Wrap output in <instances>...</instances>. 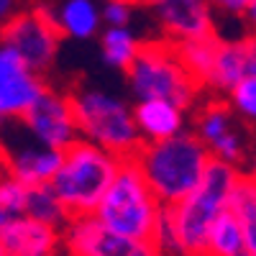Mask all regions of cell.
I'll use <instances>...</instances> for the list:
<instances>
[{
    "label": "cell",
    "mask_w": 256,
    "mask_h": 256,
    "mask_svg": "<svg viewBox=\"0 0 256 256\" xmlns=\"http://www.w3.org/2000/svg\"><path fill=\"white\" fill-rule=\"evenodd\" d=\"M46 84L10 46H0V120H20Z\"/></svg>",
    "instance_id": "obj_10"
},
{
    "label": "cell",
    "mask_w": 256,
    "mask_h": 256,
    "mask_svg": "<svg viewBox=\"0 0 256 256\" xmlns=\"http://www.w3.org/2000/svg\"><path fill=\"white\" fill-rule=\"evenodd\" d=\"M228 131H233V120H230L228 105L220 102V100L208 102L205 108L200 110V116H198V134L195 136L210 148L212 144H216L220 136H226Z\"/></svg>",
    "instance_id": "obj_21"
},
{
    "label": "cell",
    "mask_w": 256,
    "mask_h": 256,
    "mask_svg": "<svg viewBox=\"0 0 256 256\" xmlns=\"http://www.w3.org/2000/svg\"><path fill=\"white\" fill-rule=\"evenodd\" d=\"M177 56L182 62V67L190 72V77L195 80L200 88L208 84L212 62H216L220 38L218 36H205V38H192V41H174Z\"/></svg>",
    "instance_id": "obj_16"
},
{
    "label": "cell",
    "mask_w": 256,
    "mask_h": 256,
    "mask_svg": "<svg viewBox=\"0 0 256 256\" xmlns=\"http://www.w3.org/2000/svg\"><path fill=\"white\" fill-rule=\"evenodd\" d=\"M70 105L77 136H82L84 141L105 148L118 159L134 156L141 148L144 138L136 128L134 113L118 98L98 90H82L70 95Z\"/></svg>",
    "instance_id": "obj_5"
},
{
    "label": "cell",
    "mask_w": 256,
    "mask_h": 256,
    "mask_svg": "<svg viewBox=\"0 0 256 256\" xmlns=\"http://www.w3.org/2000/svg\"><path fill=\"white\" fill-rule=\"evenodd\" d=\"M62 246V230L28 216H16L0 228V256H54Z\"/></svg>",
    "instance_id": "obj_12"
},
{
    "label": "cell",
    "mask_w": 256,
    "mask_h": 256,
    "mask_svg": "<svg viewBox=\"0 0 256 256\" xmlns=\"http://www.w3.org/2000/svg\"><path fill=\"white\" fill-rule=\"evenodd\" d=\"M246 13H248V18H251V24L256 26V0H251V6H248Z\"/></svg>",
    "instance_id": "obj_29"
},
{
    "label": "cell",
    "mask_w": 256,
    "mask_h": 256,
    "mask_svg": "<svg viewBox=\"0 0 256 256\" xmlns=\"http://www.w3.org/2000/svg\"><path fill=\"white\" fill-rule=\"evenodd\" d=\"M212 159L195 134H177L164 141H146L134 154L138 172L162 208L177 205L195 190Z\"/></svg>",
    "instance_id": "obj_2"
},
{
    "label": "cell",
    "mask_w": 256,
    "mask_h": 256,
    "mask_svg": "<svg viewBox=\"0 0 256 256\" xmlns=\"http://www.w3.org/2000/svg\"><path fill=\"white\" fill-rule=\"evenodd\" d=\"M56 18V26L62 34L74 36V38H88L98 31L100 24V13L95 8L92 0H67L62 6Z\"/></svg>",
    "instance_id": "obj_20"
},
{
    "label": "cell",
    "mask_w": 256,
    "mask_h": 256,
    "mask_svg": "<svg viewBox=\"0 0 256 256\" xmlns=\"http://www.w3.org/2000/svg\"><path fill=\"white\" fill-rule=\"evenodd\" d=\"M26 208V184H20L10 174L0 177V210L8 216H24Z\"/></svg>",
    "instance_id": "obj_23"
},
{
    "label": "cell",
    "mask_w": 256,
    "mask_h": 256,
    "mask_svg": "<svg viewBox=\"0 0 256 256\" xmlns=\"http://www.w3.org/2000/svg\"><path fill=\"white\" fill-rule=\"evenodd\" d=\"M134 120L141 138L164 141L182 134V110L166 100H141L134 108Z\"/></svg>",
    "instance_id": "obj_14"
},
{
    "label": "cell",
    "mask_w": 256,
    "mask_h": 256,
    "mask_svg": "<svg viewBox=\"0 0 256 256\" xmlns=\"http://www.w3.org/2000/svg\"><path fill=\"white\" fill-rule=\"evenodd\" d=\"M169 41H192L216 36L208 0H152Z\"/></svg>",
    "instance_id": "obj_11"
},
{
    "label": "cell",
    "mask_w": 256,
    "mask_h": 256,
    "mask_svg": "<svg viewBox=\"0 0 256 256\" xmlns=\"http://www.w3.org/2000/svg\"><path fill=\"white\" fill-rule=\"evenodd\" d=\"M254 182H256V159H254V164H251V174H248Z\"/></svg>",
    "instance_id": "obj_32"
},
{
    "label": "cell",
    "mask_w": 256,
    "mask_h": 256,
    "mask_svg": "<svg viewBox=\"0 0 256 256\" xmlns=\"http://www.w3.org/2000/svg\"><path fill=\"white\" fill-rule=\"evenodd\" d=\"M102 16L110 24V28H126V24L131 20V6L126 0H108Z\"/></svg>",
    "instance_id": "obj_25"
},
{
    "label": "cell",
    "mask_w": 256,
    "mask_h": 256,
    "mask_svg": "<svg viewBox=\"0 0 256 256\" xmlns=\"http://www.w3.org/2000/svg\"><path fill=\"white\" fill-rule=\"evenodd\" d=\"M62 246L72 256H162L154 241L128 238L108 230L95 216L70 218L62 228Z\"/></svg>",
    "instance_id": "obj_8"
},
{
    "label": "cell",
    "mask_w": 256,
    "mask_h": 256,
    "mask_svg": "<svg viewBox=\"0 0 256 256\" xmlns=\"http://www.w3.org/2000/svg\"><path fill=\"white\" fill-rule=\"evenodd\" d=\"M244 77H246L244 41H220L210 77H208V84L210 88H218V90H230Z\"/></svg>",
    "instance_id": "obj_18"
},
{
    "label": "cell",
    "mask_w": 256,
    "mask_h": 256,
    "mask_svg": "<svg viewBox=\"0 0 256 256\" xmlns=\"http://www.w3.org/2000/svg\"><path fill=\"white\" fill-rule=\"evenodd\" d=\"M244 41V56H246V77H256V34Z\"/></svg>",
    "instance_id": "obj_26"
},
{
    "label": "cell",
    "mask_w": 256,
    "mask_h": 256,
    "mask_svg": "<svg viewBox=\"0 0 256 256\" xmlns=\"http://www.w3.org/2000/svg\"><path fill=\"white\" fill-rule=\"evenodd\" d=\"M24 216L38 220V223H46L56 230H62L67 226V212H64L59 198L54 195L52 184H34L26 187V208H24Z\"/></svg>",
    "instance_id": "obj_19"
},
{
    "label": "cell",
    "mask_w": 256,
    "mask_h": 256,
    "mask_svg": "<svg viewBox=\"0 0 256 256\" xmlns=\"http://www.w3.org/2000/svg\"><path fill=\"white\" fill-rule=\"evenodd\" d=\"M6 162H8V174L18 180L20 184H26V187L49 184L59 169L62 152H52V148L41 146L36 141L16 154H6Z\"/></svg>",
    "instance_id": "obj_13"
},
{
    "label": "cell",
    "mask_w": 256,
    "mask_h": 256,
    "mask_svg": "<svg viewBox=\"0 0 256 256\" xmlns=\"http://www.w3.org/2000/svg\"><path fill=\"white\" fill-rule=\"evenodd\" d=\"M241 172L233 164L216 159L208 162L200 184L177 205L162 210V226L174 241L182 256H202L208 230L220 212L228 208V198L236 187Z\"/></svg>",
    "instance_id": "obj_1"
},
{
    "label": "cell",
    "mask_w": 256,
    "mask_h": 256,
    "mask_svg": "<svg viewBox=\"0 0 256 256\" xmlns=\"http://www.w3.org/2000/svg\"><path fill=\"white\" fill-rule=\"evenodd\" d=\"M59 38H62V31L56 26V18L46 8L13 13L0 26V41L6 46H10L26 62V67L36 74H41L54 62Z\"/></svg>",
    "instance_id": "obj_7"
},
{
    "label": "cell",
    "mask_w": 256,
    "mask_h": 256,
    "mask_svg": "<svg viewBox=\"0 0 256 256\" xmlns=\"http://www.w3.org/2000/svg\"><path fill=\"white\" fill-rule=\"evenodd\" d=\"M138 46L141 44L126 28H108L102 34V56L110 67L128 70L138 54Z\"/></svg>",
    "instance_id": "obj_22"
},
{
    "label": "cell",
    "mask_w": 256,
    "mask_h": 256,
    "mask_svg": "<svg viewBox=\"0 0 256 256\" xmlns=\"http://www.w3.org/2000/svg\"><path fill=\"white\" fill-rule=\"evenodd\" d=\"M202 256H248L241 226H238L236 216H233L228 208L212 220V226L208 230V241H205V254Z\"/></svg>",
    "instance_id": "obj_17"
},
{
    "label": "cell",
    "mask_w": 256,
    "mask_h": 256,
    "mask_svg": "<svg viewBox=\"0 0 256 256\" xmlns=\"http://www.w3.org/2000/svg\"><path fill=\"white\" fill-rule=\"evenodd\" d=\"M162 210L164 208L148 190L134 156H126L118 162V172L92 216L113 233L138 241H154Z\"/></svg>",
    "instance_id": "obj_4"
},
{
    "label": "cell",
    "mask_w": 256,
    "mask_h": 256,
    "mask_svg": "<svg viewBox=\"0 0 256 256\" xmlns=\"http://www.w3.org/2000/svg\"><path fill=\"white\" fill-rule=\"evenodd\" d=\"M131 88L141 100H166L184 110L198 98L200 84L190 77L177 56L174 41H144L136 59L126 70Z\"/></svg>",
    "instance_id": "obj_6"
},
{
    "label": "cell",
    "mask_w": 256,
    "mask_h": 256,
    "mask_svg": "<svg viewBox=\"0 0 256 256\" xmlns=\"http://www.w3.org/2000/svg\"><path fill=\"white\" fill-rule=\"evenodd\" d=\"M118 156L84 138H77L64 148L59 169L49 184L67 218L92 216L118 172Z\"/></svg>",
    "instance_id": "obj_3"
},
{
    "label": "cell",
    "mask_w": 256,
    "mask_h": 256,
    "mask_svg": "<svg viewBox=\"0 0 256 256\" xmlns=\"http://www.w3.org/2000/svg\"><path fill=\"white\" fill-rule=\"evenodd\" d=\"M54 256H72V254H70V251H67V248H64V246H59V251H56V254H54Z\"/></svg>",
    "instance_id": "obj_31"
},
{
    "label": "cell",
    "mask_w": 256,
    "mask_h": 256,
    "mask_svg": "<svg viewBox=\"0 0 256 256\" xmlns=\"http://www.w3.org/2000/svg\"><path fill=\"white\" fill-rule=\"evenodd\" d=\"M20 123L41 146L52 148V152H64L72 141L80 138L70 95H59L49 88L31 105V110L20 118Z\"/></svg>",
    "instance_id": "obj_9"
},
{
    "label": "cell",
    "mask_w": 256,
    "mask_h": 256,
    "mask_svg": "<svg viewBox=\"0 0 256 256\" xmlns=\"http://www.w3.org/2000/svg\"><path fill=\"white\" fill-rule=\"evenodd\" d=\"M212 3H218L220 8H226L230 13H246L248 6H251V0H212Z\"/></svg>",
    "instance_id": "obj_27"
},
{
    "label": "cell",
    "mask_w": 256,
    "mask_h": 256,
    "mask_svg": "<svg viewBox=\"0 0 256 256\" xmlns=\"http://www.w3.org/2000/svg\"><path fill=\"white\" fill-rule=\"evenodd\" d=\"M233 105L248 118L256 120V77H244L230 88Z\"/></svg>",
    "instance_id": "obj_24"
},
{
    "label": "cell",
    "mask_w": 256,
    "mask_h": 256,
    "mask_svg": "<svg viewBox=\"0 0 256 256\" xmlns=\"http://www.w3.org/2000/svg\"><path fill=\"white\" fill-rule=\"evenodd\" d=\"M16 13V0H0V26Z\"/></svg>",
    "instance_id": "obj_28"
},
{
    "label": "cell",
    "mask_w": 256,
    "mask_h": 256,
    "mask_svg": "<svg viewBox=\"0 0 256 256\" xmlns=\"http://www.w3.org/2000/svg\"><path fill=\"white\" fill-rule=\"evenodd\" d=\"M128 6H152V0H126Z\"/></svg>",
    "instance_id": "obj_30"
},
{
    "label": "cell",
    "mask_w": 256,
    "mask_h": 256,
    "mask_svg": "<svg viewBox=\"0 0 256 256\" xmlns=\"http://www.w3.org/2000/svg\"><path fill=\"white\" fill-rule=\"evenodd\" d=\"M228 210L236 216L241 226L246 254L256 256V182L248 174L238 177L236 187H233L230 198H228Z\"/></svg>",
    "instance_id": "obj_15"
}]
</instances>
